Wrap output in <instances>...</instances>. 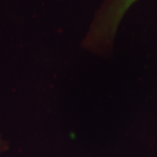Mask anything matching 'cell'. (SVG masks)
Here are the masks:
<instances>
[{"label":"cell","instance_id":"6da1fadb","mask_svg":"<svg viewBox=\"0 0 157 157\" xmlns=\"http://www.w3.org/2000/svg\"><path fill=\"white\" fill-rule=\"evenodd\" d=\"M137 0H113L101 14L94 29L98 36H112L115 33L118 25L128 8Z\"/></svg>","mask_w":157,"mask_h":157}]
</instances>
